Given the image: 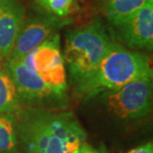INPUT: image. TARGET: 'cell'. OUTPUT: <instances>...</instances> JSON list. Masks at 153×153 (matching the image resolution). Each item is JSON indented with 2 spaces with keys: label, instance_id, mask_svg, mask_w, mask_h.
<instances>
[{
  "label": "cell",
  "instance_id": "1",
  "mask_svg": "<svg viewBox=\"0 0 153 153\" xmlns=\"http://www.w3.org/2000/svg\"><path fill=\"white\" fill-rule=\"evenodd\" d=\"M15 115L18 142L25 153H79L87 138L72 112L21 108Z\"/></svg>",
  "mask_w": 153,
  "mask_h": 153
},
{
  "label": "cell",
  "instance_id": "2",
  "mask_svg": "<svg viewBox=\"0 0 153 153\" xmlns=\"http://www.w3.org/2000/svg\"><path fill=\"white\" fill-rule=\"evenodd\" d=\"M144 76H152L148 56L124 49L116 43L96 72L76 88L85 99H91L102 91H116L128 82Z\"/></svg>",
  "mask_w": 153,
  "mask_h": 153
},
{
  "label": "cell",
  "instance_id": "3",
  "mask_svg": "<svg viewBox=\"0 0 153 153\" xmlns=\"http://www.w3.org/2000/svg\"><path fill=\"white\" fill-rule=\"evenodd\" d=\"M115 45L99 20L68 33L63 58L76 87L96 72L105 55Z\"/></svg>",
  "mask_w": 153,
  "mask_h": 153
},
{
  "label": "cell",
  "instance_id": "4",
  "mask_svg": "<svg viewBox=\"0 0 153 153\" xmlns=\"http://www.w3.org/2000/svg\"><path fill=\"white\" fill-rule=\"evenodd\" d=\"M16 88L21 108L60 109L65 108L66 97L60 96L49 88L36 73L22 60H9L6 67Z\"/></svg>",
  "mask_w": 153,
  "mask_h": 153
},
{
  "label": "cell",
  "instance_id": "5",
  "mask_svg": "<svg viewBox=\"0 0 153 153\" xmlns=\"http://www.w3.org/2000/svg\"><path fill=\"white\" fill-rule=\"evenodd\" d=\"M22 61L55 93L66 97L68 88L65 61L61 52L60 36L51 35Z\"/></svg>",
  "mask_w": 153,
  "mask_h": 153
},
{
  "label": "cell",
  "instance_id": "6",
  "mask_svg": "<svg viewBox=\"0 0 153 153\" xmlns=\"http://www.w3.org/2000/svg\"><path fill=\"white\" fill-rule=\"evenodd\" d=\"M105 108L115 117L137 119L147 115L152 105V76H144L105 94Z\"/></svg>",
  "mask_w": 153,
  "mask_h": 153
},
{
  "label": "cell",
  "instance_id": "7",
  "mask_svg": "<svg viewBox=\"0 0 153 153\" xmlns=\"http://www.w3.org/2000/svg\"><path fill=\"white\" fill-rule=\"evenodd\" d=\"M69 23L56 16L37 17L22 24L9 60H22L26 55L42 44L51 33Z\"/></svg>",
  "mask_w": 153,
  "mask_h": 153
},
{
  "label": "cell",
  "instance_id": "8",
  "mask_svg": "<svg viewBox=\"0 0 153 153\" xmlns=\"http://www.w3.org/2000/svg\"><path fill=\"white\" fill-rule=\"evenodd\" d=\"M119 38L130 48L153 47V3H149L132 17L117 26Z\"/></svg>",
  "mask_w": 153,
  "mask_h": 153
},
{
  "label": "cell",
  "instance_id": "9",
  "mask_svg": "<svg viewBox=\"0 0 153 153\" xmlns=\"http://www.w3.org/2000/svg\"><path fill=\"white\" fill-rule=\"evenodd\" d=\"M24 14V6L18 0H0V60L10 58Z\"/></svg>",
  "mask_w": 153,
  "mask_h": 153
},
{
  "label": "cell",
  "instance_id": "10",
  "mask_svg": "<svg viewBox=\"0 0 153 153\" xmlns=\"http://www.w3.org/2000/svg\"><path fill=\"white\" fill-rule=\"evenodd\" d=\"M153 0H108L105 13L109 22L117 27Z\"/></svg>",
  "mask_w": 153,
  "mask_h": 153
},
{
  "label": "cell",
  "instance_id": "11",
  "mask_svg": "<svg viewBox=\"0 0 153 153\" xmlns=\"http://www.w3.org/2000/svg\"><path fill=\"white\" fill-rule=\"evenodd\" d=\"M0 153H19L15 112H0Z\"/></svg>",
  "mask_w": 153,
  "mask_h": 153
},
{
  "label": "cell",
  "instance_id": "12",
  "mask_svg": "<svg viewBox=\"0 0 153 153\" xmlns=\"http://www.w3.org/2000/svg\"><path fill=\"white\" fill-rule=\"evenodd\" d=\"M20 108L14 82L0 64V112H16Z\"/></svg>",
  "mask_w": 153,
  "mask_h": 153
},
{
  "label": "cell",
  "instance_id": "13",
  "mask_svg": "<svg viewBox=\"0 0 153 153\" xmlns=\"http://www.w3.org/2000/svg\"><path fill=\"white\" fill-rule=\"evenodd\" d=\"M37 3L44 10L59 18L71 14L75 5L74 0H37Z\"/></svg>",
  "mask_w": 153,
  "mask_h": 153
},
{
  "label": "cell",
  "instance_id": "14",
  "mask_svg": "<svg viewBox=\"0 0 153 153\" xmlns=\"http://www.w3.org/2000/svg\"><path fill=\"white\" fill-rule=\"evenodd\" d=\"M79 153H108L106 150H105L103 148H96L94 146H91V144H88L87 142H84L79 147Z\"/></svg>",
  "mask_w": 153,
  "mask_h": 153
},
{
  "label": "cell",
  "instance_id": "15",
  "mask_svg": "<svg viewBox=\"0 0 153 153\" xmlns=\"http://www.w3.org/2000/svg\"><path fill=\"white\" fill-rule=\"evenodd\" d=\"M126 153H153L152 142H147L145 144L139 145L135 148H132Z\"/></svg>",
  "mask_w": 153,
  "mask_h": 153
}]
</instances>
